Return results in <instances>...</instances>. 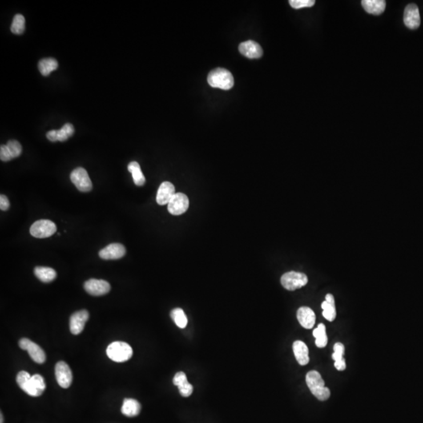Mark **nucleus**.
Masks as SVG:
<instances>
[{
  "mask_svg": "<svg viewBox=\"0 0 423 423\" xmlns=\"http://www.w3.org/2000/svg\"><path fill=\"white\" fill-rule=\"evenodd\" d=\"M21 349L29 352L31 358L38 364H43L46 361V353L36 343L31 341L30 339L22 338L19 341Z\"/></svg>",
  "mask_w": 423,
  "mask_h": 423,
  "instance_id": "obj_7",
  "label": "nucleus"
},
{
  "mask_svg": "<svg viewBox=\"0 0 423 423\" xmlns=\"http://www.w3.org/2000/svg\"><path fill=\"white\" fill-rule=\"evenodd\" d=\"M6 145V147H7L8 151H9L10 155H11L12 158H17V157H19L21 155L22 147H21V143L18 141H14V140L8 141Z\"/></svg>",
  "mask_w": 423,
  "mask_h": 423,
  "instance_id": "obj_30",
  "label": "nucleus"
},
{
  "mask_svg": "<svg viewBox=\"0 0 423 423\" xmlns=\"http://www.w3.org/2000/svg\"><path fill=\"white\" fill-rule=\"evenodd\" d=\"M57 231V226L54 222L48 219H40L35 222L30 228V234L37 239H45L54 235Z\"/></svg>",
  "mask_w": 423,
  "mask_h": 423,
  "instance_id": "obj_5",
  "label": "nucleus"
},
{
  "mask_svg": "<svg viewBox=\"0 0 423 423\" xmlns=\"http://www.w3.org/2000/svg\"><path fill=\"white\" fill-rule=\"evenodd\" d=\"M74 126L70 123H66L61 130H50L46 134V138L52 142H56V141L63 142L70 138L74 134Z\"/></svg>",
  "mask_w": 423,
  "mask_h": 423,
  "instance_id": "obj_17",
  "label": "nucleus"
},
{
  "mask_svg": "<svg viewBox=\"0 0 423 423\" xmlns=\"http://www.w3.org/2000/svg\"><path fill=\"white\" fill-rule=\"evenodd\" d=\"M122 413L127 417H135L139 415L141 411V405L138 400L126 398L122 404Z\"/></svg>",
  "mask_w": 423,
  "mask_h": 423,
  "instance_id": "obj_22",
  "label": "nucleus"
},
{
  "mask_svg": "<svg viewBox=\"0 0 423 423\" xmlns=\"http://www.w3.org/2000/svg\"><path fill=\"white\" fill-rule=\"evenodd\" d=\"M128 170L131 173L134 183L137 186L141 187V186H143L145 182H146V179H145V176H143V173L141 171V166H140L138 162H130L129 166H128Z\"/></svg>",
  "mask_w": 423,
  "mask_h": 423,
  "instance_id": "obj_25",
  "label": "nucleus"
},
{
  "mask_svg": "<svg viewBox=\"0 0 423 423\" xmlns=\"http://www.w3.org/2000/svg\"><path fill=\"white\" fill-rule=\"evenodd\" d=\"M308 282L307 275L303 273L290 271L282 275L281 283L284 288L289 291L299 289Z\"/></svg>",
  "mask_w": 423,
  "mask_h": 423,
  "instance_id": "obj_4",
  "label": "nucleus"
},
{
  "mask_svg": "<svg viewBox=\"0 0 423 423\" xmlns=\"http://www.w3.org/2000/svg\"><path fill=\"white\" fill-rule=\"evenodd\" d=\"M0 417H1V420H0V423H3V417H2V412H1V415H0Z\"/></svg>",
  "mask_w": 423,
  "mask_h": 423,
  "instance_id": "obj_37",
  "label": "nucleus"
},
{
  "mask_svg": "<svg viewBox=\"0 0 423 423\" xmlns=\"http://www.w3.org/2000/svg\"><path fill=\"white\" fill-rule=\"evenodd\" d=\"M306 381L310 390L316 398L321 401L329 398V389L324 386V381L318 372L311 371L308 372L306 376Z\"/></svg>",
  "mask_w": 423,
  "mask_h": 423,
  "instance_id": "obj_1",
  "label": "nucleus"
},
{
  "mask_svg": "<svg viewBox=\"0 0 423 423\" xmlns=\"http://www.w3.org/2000/svg\"><path fill=\"white\" fill-rule=\"evenodd\" d=\"M38 70L44 76H47L58 68V62L54 58H45L38 62Z\"/></svg>",
  "mask_w": 423,
  "mask_h": 423,
  "instance_id": "obj_26",
  "label": "nucleus"
},
{
  "mask_svg": "<svg viewBox=\"0 0 423 423\" xmlns=\"http://www.w3.org/2000/svg\"><path fill=\"white\" fill-rule=\"evenodd\" d=\"M297 319L303 328L311 329L315 325L316 316L310 307H302L298 310Z\"/></svg>",
  "mask_w": 423,
  "mask_h": 423,
  "instance_id": "obj_18",
  "label": "nucleus"
},
{
  "mask_svg": "<svg viewBox=\"0 0 423 423\" xmlns=\"http://www.w3.org/2000/svg\"><path fill=\"white\" fill-rule=\"evenodd\" d=\"M21 389L30 396H39L46 389V383L42 376L36 374L31 377L26 385Z\"/></svg>",
  "mask_w": 423,
  "mask_h": 423,
  "instance_id": "obj_10",
  "label": "nucleus"
},
{
  "mask_svg": "<svg viewBox=\"0 0 423 423\" xmlns=\"http://www.w3.org/2000/svg\"><path fill=\"white\" fill-rule=\"evenodd\" d=\"M89 312L86 310L74 313L70 318V331L73 335H78L83 331L85 324L89 319Z\"/></svg>",
  "mask_w": 423,
  "mask_h": 423,
  "instance_id": "obj_13",
  "label": "nucleus"
},
{
  "mask_svg": "<svg viewBox=\"0 0 423 423\" xmlns=\"http://www.w3.org/2000/svg\"><path fill=\"white\" fill-rule=\"evenodd\" d=\"M239 51L242 55L250 59H258L263 56L261 46L255 41L248 40L239 45Z\"/></svg>",
  "mask_w": 423,
  "mask_h": 423,
  "instance_id": "obj_14",
  "label": "nucleus"
},
{
  "mask_svg": "<svg viewBox=\"0 0 423 423\" xmlns=\"http://www.w3.org/2000/svg\"><path fill=\"white\" fill-rule=\"evenodd\" d=\"M173 382H174V385L176 386V387H179V386H181L183 383H187L188 381H187L186 374L183 372H179L176 374Z\"/></svg>",
  "mask_w": 423,
  "mask_h": 423,
  "instance_id": "obj_34",
  "label": "nucleus"
},
{
  "mask_svg": "<svg viewBox=\"0 0 423 423\" xmlns=\"http://www.w3.org/2000/svg\"><path fill=\"white\" fill-rule=\"evenodd\" d=\"M31 377H32V376H30V374L29 372H25V371H21V372L17 374V379H16L17 385L19 386L21 389H22L26 385V383L29 381Z\"/></svg>",
  "mask_w": 423,
  "mask_h": 423,
  "instance_id": "obj_32",
  "label": "nucleus"
},
{
  "mask_svg": "<svg viewBox=\"0 0 423 423\" xmlns=\"http://www.w3.org/2000/svg\"><path fill=\"white\" fill-rule=\"evenodd\" d=\"M84 288L90 295L100 296L108 293L111 290V285L105 280L90 279L85 282Z\"/></svg>",
  "mask_w": 423,
  "mask_h": 423,
  "instance_id": "obj_11",
  "label": "nucleus"
},
{
  "mask_svg": "<svg viewBox=\"0 0 423 423\" xmlns=\"http://www.w3.org/2000/svg\"><path fill=\"white\" fill-rule=\"evenodd\" d=\"M126 252L124 246L119 243H113L101 249L99 255L103 259H118L123 257Z\"/></svg>",
  "mask_w": 423,
  "mask_h": 423,
  "instance_id": "obj_15",
  "label": "nucleus"
},
{
  "mask_svg": "<svg viewBox=\"0 0 423 423\" xmlns=\"http://www.w3.org/2000/svg\"><path fill=\"white\" fill-rule=\"evenodd\" d=\"M107 355L113 361L125 362L133 356V349L124 342H114L107 347Z\"/></svg>",
  "mask_w": 423,
  "mask_h": 423,
  "instance_id": "obj_3",
  "label": "nucleus"
},
{
  "mask_svg": "<svg viewBox=\"0 0 423 423\" xmlns=\"http://www.w3.org/2000/svg\"><path fill=\"white\" fill-rule=\"evenodd\" d=\"M345 353V347L341 343H337L334 345V352L332 359L335 360V367L339 371H344L346 369V360L343 358Z\"/></svg>",
  "mask_w": 423,
  "mask_h": 423,
  "instance_id": "obj_23",
  "label": "nucleus"
},
{
  "mask_svg": "<svg viewBox=\"0 0 423 423\" xmlns=\"http://www.w3.org/2000/svg\"><path fill=\"white\" fill-rule=\"evenodd\" d=\"M290 6L296 10L301 8L311 7L315 4V0H290Z\"/></svg>",
  "mask_w": 423,
  "mask_h": 423,
  "instance_id": "obj_31",
  "label": "nucleus"
},
{
  "mask_svg": "<svg viewBox=\"0 0 423 423\" xmlns=\"http://www.w3.org/2000/svg\"><path fill=\"white\" fill-rule=\"evenodd\" d=\"M292 348H293L294 354L296 356V360L300 365H306L309 363V351L305 343L297 340L294 342Z\"/></svg>",
  "mask_w": 423,
  "mask_h": 423,
  "instance_id": "obj_19",
  "label": "nucleus"
},
{
  "mask_svg": "<svg viewBox=\"0 0 423 423\" xmlns=\"http://www.w3.org/2000/svg\"><path fill=\"white\" fill-rule=\"evenodd\" d=\"M175 194V187L174 184L168 181L163 182L160 185L157 193V203L160 206L168 205Z\"/></svg>",
  "mask_w": 423,
  "mask_h": 423,
  "instance_id": "obj_16",
  "label": "nucleus"
},
{
  "mask_svg": "<svg viewBox=\"0 0 423 423\" xmlns=\"http://www.w3.org/2000/svg\"><path fill=\"white\" fill-rule=\"evenodd\" d=\"M321 308L323 309V316L328 321H333L336 319V303L332 294H328L326 296L325 300L321 304Z\"/></svg>",
  "mask_w": 423,
  "mask_h": 423,
  "instance_id": "obj_21",
  "label": "nucleus"
},
{
  "mask_svg": "<svg viewBox=\"0 0 423 423\" xmlns=\"http://www.w3.org/2000/svg\"><path fill=\"white\" fill-rule=\"evenodd\" d=\"M70 178L78 191L89 192L93 188L91 179L87 171L82 167H78L73 170L70 174Z\"/></svg>",
  "mask_w": 423,
  "mask_h": 423,
  "instance_id": "obj_6",
  "label": "nucleus"
},
{
  "mask_svg": "<svg viewBox=\"0 0 423 423\" xmlns=\"http://www.w3.org/2000/svg\"><path fill=\"white\" fill-rule=\"evenodd\" d=\"M313 335L316 338L315 343L319 348H324L328 343V337L326 335L325 326L323 324H320L316 329L314 330Z\"/></svg>",
  "mask_w": 423,
  "mask_h": 423,
  "instance_id": "obj_27",
  "label": "nucleus"
},
{
  "mask_svg": "<svg viewBox=\"0 0 423 423\" xmlns=\"http://www.w3.org/2000/svg\"><path fill=\"white\" fill-rule=\"evenodd\" d=\"M35 275L41 282L45 283L53 282L57 277V273L54 269L46 267H37L34 270Z\"/></svg>",
  "mask_w": 423,
  "mask_h": 423,
  "instance_id": "obj_24",
  "label": "nucleus"
},
{
  "mask_svg": "<svg viewBox=\"0 0 423 423\" xmlns=\"http://www.w3.org/2000/svg\"><path fill=\"white\" fill-rule=\"evenodd\" d=\"M178 389H179V392L180 393V394L184 396V397L191 396L193 393V386L190 384L188 382L183 383L181 386L178 387Z\"/></svg>",
  "mask_w": 423,
  "mask_h": 423,
  "instance_id": "obj_33",
  "label": "nucleus"
},
{
  "mask_svg": "<svg viewBox=\"0 0 423 423\" xmlns=\"http://www.w3.org/2000/svg\"><path fill=\"white\" fill-rule=\"evenodd\" d=\"M25 29V19L23 15L21 14H17L14 16V20L12 22L11 29L12 33L16 35H21L24 33Z\"/></svg>",
  "mask_w": 423,
  "mask_h": 423,
  "instance_id": "obj_29",
  "label": "nucleus"
},
{
  "mask_svg": "<svg viewBox=\"0 0 423 423\" xmlns=\"http://www.w3.org/2000/svg\"><path fill=\"white\" fill-rule=\"evenodd\" d=\"M361 4L367 13L373 15H380L386 9L384 0H363Z\"/></svg>",
  "mask_w": 423,
  "mask_h": 423,
  "instance_id": "obj_20",
  "label": "nucleus"
},
{
  "mask_svg": "<svg viewBox=\"0 0 423 423\" xmlns=\"http://www.w3.org/2000/svg\"><path fill=\"white\" fill-rule=\"evenodd\" d=\"M10 208V202L6 195H1L0 196V209L2 211H6Z\"/></svg>",
  "mask_w": 423,
  "mask_h": 423,
  "instance_id": "obj_36",
  "label": "nucleus"
},
{
  "mask_svg": "<svg viewBox=\"0 0 423 423\" xmlns=\"http://www.w3.org/2000/svg\"><path fill=\"white\" fill-rule=\"evenodd\" d=\"M55 376L57 383L64 389H67L72 383V372L67 363L57 362L55 366Z\"/></svg>",
  "mask_w": 423,
  "mask_h": 423,
  "instance_id": "obj_8",
  "label": "nucleus"
},
{
  "mask_svg": "<svg viewBox=\"0 0 423 423\" xmlns=\"http://www.w3.org/2000/svg\"><path fill=\"white\" fill-rule=\"evenodd\" d=\"M0 158L2 162H9L11 160L12 157L10 152L8 151L6 145H1L0 147Z\"/></svg>",
  "mask_w": 423,
  "mask_h": 423,
  "instance_id": "obj_35",
  "label": "nucleus"
},
{
  "mask_svg": "<svg viewBox=\"0 0 423 423\" xmlns=\"http://www.w3.org/2000/svg\"><path fill=\"white\" fill-rule=\"evenodd\" d=\"M189 199L183 193H176L168 204V211L172 215H179L188 210Z\"/></svg>",
  "mask_w": 423,
  "mask_h": 423,
  "instance_id": "obj_9",
  "label": "nucleus"
},
{
  "mask_svg": "<svg viewBox=\"0 0 423 423\" xmlns=\"http://www.w3.org/2000/svg\"><path fill=\"white\" fill-rule=\"evenodd\" d=\"M209 84L223 90H231L234 86V77L227 69L218 68L211 70L208 75Z\"/></svg>",
  "mask_w": 423,
  "mask_h": 423,
  "instance_id": "obj_2",
  "label": "nucleus"
},
{
  "mask_svg": "<svg viewBox=\"0 0 423 423\" xmlns=\"http://www.w3.org/2000/svg\"><path fill=\"white\" fill-rule=\"evenodd\" d=\"M404 22L405 26L410 29H416L420 27L421 18L417 5L414 3L408 4L405 7Z\"/></svg>",
  "mask_w": 423,
  "mask_h": 423,
  "instance_id": "obj_12",
  "label": "nucleus"
},
{
  "mask_svg": "<svg viewBox=\"0 0 423 423\" xmlns=\"http://www.w3.org/2000/svg\"><path fill=\"white\" fill-rule=\"evenodd\" d=\"M171 317L174 322L180 328H184L187 324V317L181 308H175L171 312Z\"/></svg>",
  "mask_w": 423,
  "mask_h": 423,
  "instance_id": "obj_28",
  "label": "nucleus"
}]
</instances>
